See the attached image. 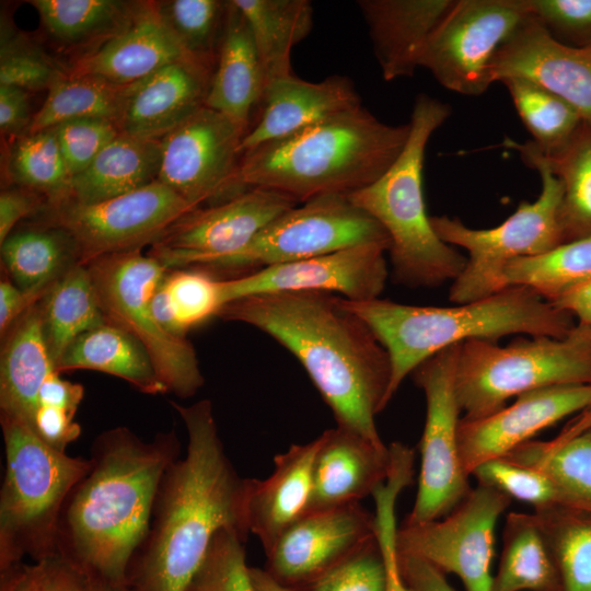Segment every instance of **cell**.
I'll return each mask as SVG.
<instances>
[{
	"mask_svg": "<svg viewBox=\"0 0 591 591\" xmlns=\"http://www.w3.org/2000/svg\"><path fill=\"white\" fill-rule=\"evenodd\" d=\"M218 317L251 325L280 343L302 364L337 426L384 445L375 417L391 402L389 354L343 298L281 291L233 300Z\"/></svg>",
	"mask_w": 591,
	"mask_h": 591,
	"instance_id": "6da1fadb",
	"label": "cell"
},
{
	"mask_svg": "<svg viewBox=\"0 0 591 591\" xmlns=\"http://www.w3.org/2000/svg\"><path fill=\"white\" fill-rule=\"evenodd\" d=\"M170 404L185 425L186 453L160 482L149 532L127 571L134 591H187L219 531L250 533L247 478L224 450L211 402Z\"/></svg>",
	"mask_w": 591,
	"mask_h": 591,
	"instance_id": "7a4b0ae2",
	"label": "cell"
},
{
	"mask_svg": "<svg viewBox=\"0 0 591 591\" xmlns=\"http://www.w3.org/2000/svg\"><path fill=\"white\" fill-rule=\"evenodd\" d=\"M179 454L174 430L150 441L121 426L99 434L89 471L63 505L56 554L90 578L127 583L128 567L150 529L160 482Z\"/></svg>",
	"mask_w": 591,
	"mask_h": 591,
	"instance_id": "3957f363",
	"label": "cell"
},
{
	"mask_svg": "<svg viewBox=\"0 0 591 591\" xmlns=\"http://www.w3.org/2000/svg\"><path fill=\"white\" fill-rule=\"evenodd\" d=\"M409 124L393 126L362 106L340 113L241 157L237 183L297 204L348 196L379 179L405 147Z\"/></svg>",
	"mask_w": 591,
	"mask_h": 591,
	"instance_id": "277c9868",
	"label": "cell"
},
{
	"mask_svg": "<svg viewBox=\"0 0 591 591\" xmlns=\"http://www.w3.org/2000/svg\"><path fill=\"white\" fill-rule=\"evenodd\" d=\"M344 304L372 329L386 349L393 398L405 378L437 352L468 340L511 334L563 338L576 326L572 316L523 286L455 306H422L384 299Z\"/></svg>",
	"mask_w": 591,
	"mask_h": 591,
	"instance_id": "5b68a950",
	"label": "cell"
},
{
	"mask_svg": "<svg viewBox=\"0 0 591 591\" xmlns=\"http://www.w3.org/2000/svg\"><path fill=\"white\" fill-rule=\"evenodd\" d=\"M450 114L448 104L419 94L401 154L379 179L347 196L385 230L394 277L409 287H436L454 281L467 262L434 232L422 192L427 143Z\"/></svg>",
	"mask_w": 591,
	"mask_h": 591,
	"instance_id": "8992f818",
	"label": "cell"
},
{
	"mask_svg": "<svg viewBox=\"0 0 591 591\" xmlns=\"http://www.w3.org/2000/svg\"><path fill=\"white\" fill-rule=\"evenodd\" d=\"M5 468L0 490V571L56 555L59 518L90 459L44 443L28 425L0 416Z\"/></svg>",
	"mask_w": 591,
	"mask_h": 591,
	"instance_id": "52a82bcc",
	"label": "cell"
},
{
	"mask_svg": "<svg viewBox=\"0 0 591 591\" xmlns=\"http://www.w3.org/2000/svg\"><path fill=\"white\" fill-rule=\"evenodd\" d=\"M507 346L474 339L460 346L455 390L465 419H479L520 394L554 385L591 383V328L563 338L534 336Z\"/></svg>",
	"mask_w": 591,
	"mask_h": 591,
	"instance_id": "ba28073f",
	"label": "cell"
},
{
	"mask_svg": "<svg viewBox=\"0 0 591 591\" xmlns=\"http://www.w3.org/2000/svg\"><path fill=\"white\" fill-rule=\"evenodd\" d=\"M523 162L540 173L542 190L533 202L522 201L503 222L491 229H472L460 219L430 216L438 236L449 245L466 250L468 257L461 275L452 281L449 299L456 304L493 296L506 288L503 271L521 257L544 254L563 243L559 206L561 181L551 172L530 141L506 139Z\"/></svg>",
	"mask_w": 591,
	"mask_h": 591,
	"instance_id": "9c48e42d",
	"label": "cell"
},
{
	"mask_svg": "<svg viewBox=\"0 0 591 591\" xmlns=\"http://www.w3.org/2000/svg\"><path fill=\"white\" fill-rule=\"evenodd\" d=\"M86 266L106 321L141 343L169 392L195 395L205 379L193 345L164 331L151 310L152 296L169 271L165 266L141 250L102 256Z\"/></svg>",
	"mask_w": 591,
	"mask_h": 591,
	"instance_id": "30bf717a",
	"label": "cell"
},
{
	"mask_svg": "<svg viewBox=\"0 0 591 591\" xmlns=\"http://www.w3.org/2000/svg\"><path fill=\"white\" fill-rule=\"evenodd\" d=\"M460 346L448 347L413 371L426 398V420L419 442L420 473L412 511L404 524L439 520L454 510L472 490L459 450L461 407L455 390Z\"/></svg>",
	"mask_w": 591,
	"mask_h": 591,
	"instance_id": "8fae6325",
	"label": "cell"
},
{
	"mask_svg": "<svg viewBox=\"0 0 591 591\" xmlns=\"http://www.w3.org/2000/svg\"><path fill=\"white\" fill-rule=\"evenodd\" d=\"M366 243L390 248L382 225L347 196H323L285 211L242 250L200 269L250 273Z\"/></svg>",
	"mask_w": 591,
	"mask_h": 591,
	"instance_id": "7c38bea8",
	"label": "cell"
},
{
	"mask_svg": "<svg viewBox=\"0 0 591 591\" xmlns=\"http://www.w3.org/2000/svg\"><path fill=\"white\" fill-rule=\"evenodd\" d=\"M51 208V227L70 235L78 262L83 265L152 245L177 220L196 209L158 179L103 201L65 200Z\"/></svg>",
	"mask_w": 591,
	"mask_h": 591,
	"instance_id": "4fadbf2b",
	"label": "cell"
},
{
	"mask_svg": "<svg viewBox=\"0 0 591 591\" xmlns=\"http://www.w3.org/2000/svg\"><path fill=\"white\" fill-rule=\"evenodd\" d=\"M530 14V0H455L431 35L420 67L448 90L480 95L493 84L497 50Z\"/></svg>",
	"mask_w": 591,
	"mask_h": 591,
	"instance_id": "5bb4252c",
	"label": "cell"
},
{
	"mask_svg": "<svg viewBox=\"0 0 591 591\" xmlns=\"http://www.w3.org/2000/svg\"><path fill=\"white\" fill-rule=\"evenodd\" d=\"M510 502L503 493L477 484L444 518L397 528V553L455 573L466 591H491L495 528Z\"/></svg>",
	"mask_w": 591,
	"mask_h": 591,
	"instance_id": "9a60e30c",
	"label": "cell"
},
{
	"mask_svg": "<svg viewBox=\"0 0 591 591\" xmlns=\"http://www.w3.org/2000/svg\"><path fill=\"white\" fill-rule=\"evenodd\" d=\"M247 127L206 105L160 139L158 181L194 208L245 190L237 183Z\"/></svg>",
	"mask_w": 591,
	"mask_h": 591,
	"instance_id": "2e32d148",
	"label": "cell"
},
{
	"mask_svg": "<svg viewBox=\"0 0 591 591\" xmlns=\"http://www.w3.org/2000/svg\"><path fill=\"white\" fill-rule=\"evenodd\" d=\"M297 205L277 192L247 188L188 212L152 244L148 254L167 270L205 268L242 250L269 222Z\"/></svg>",
	"mask_w": 591,
	"mask_h": 591,
	"instance_id": "e0dca14e",
	"label": "cell"
},
{
	"mask_svg": "<svg viewBox=\"0 0 591 591\" xmlns=\"http://www.w3.org/2000/svg\"><path fill=\"white\" fill-rule=\"evenodd\" d=\"M385 252V244H359L222 279L224 305L244 297L281 291H318L349 301L373 300L387 279Z\"/></svg>",
	"mask_w": 591,
	"mask_h": 591,
	"instance_id": "ac0fdd59",
	"label": "cell"
},
{
	"mask_svg": "<svg viewBox=\"0 0 591 591\" xmlns=\"http://www.w3.org/2000/svg\"><path fill=\"white\" fill-rule=\"evenodd\" d=\"M376 536L375 515L360 503L311 512L265 553V572L293 589L333 568Z\"/></svg>",
	"mask_w": 591,
	"mask_h": 591,
	"instance_id": "d6986e66",
	"label": "cell"
},
{
	"mask_svg": "<svg viewBox=\"0 0 591 591\" xmlns=\"http://www.w3.org/2000/svg\"><path fill=\"white\" fill-rule=\"evenodd\" d=\"M590 407L591 383L565 384L520 394L511 405L484 418H461L457 437L465 473L471 476L484 461L506 455L542 430Z\"/></svg>",
	"mask_w": 591,
	"mask_h": 591,
	"instance_id": "ffe728a7",
	"label": "cell"
},
{
	"mask_svg": "<svg viewBox=\"0 0 591 591\" xmlns=\"http://www.w3.org/2000/svg\"><path fill=\"white\" fill-rule=\"evenodd\" d=\"M509 77L540 84L571 105L591 125V48L556 40L532 10L491 60L493 83Z\"/></svg>",
	"mask_w": 591,
	"mask_h": 591,
	"instance_id": "44dd1931",
	"label": "cell"
},
{
	"mask_svg": "<svg viewBox=\"0 0 591 591\" xmlns=\"http://www.w3.org/2000/svg\"><path fill=\"white\" fill-rule=\"evenodd\" d=\"M193 58L167 25L158 2H136L128 23L99 48L80 57L67 73L128 85L170 63Z\"/></svg>",
	"mask_w": 591,
	"mask_h": 591,
	"instance_id": "7402d4cb",
	"label": "cell"
},
{
	"mask_svg": "<svg viewBox=\"0 0 591 591\" xmlns=\"http://www.w3.org/2000/svg\"><path fill=\"white\" fill-rule=\"evenodd\" d=\"M320 439L304 514L360 503L387 479L390 447L340 426L324 431Z\"/></svg>",
	"mask_w": 591,
	"mask_h": 591,
	"instance_id": "603a6c76",
	"label": "cell"
},
{
	"mask_svg": "<svg viewBox=\"0 0 591 591\" xmlns=\"http://www.w3.org/2000/svg\"><path fill=\"white\" fill-rule=\"evenodd\" d=\"M211 63L184 59L128 84L120 131L160 140L206 103Z\"/></svg>",
	"mask_w": 591,
	"mask_h": 591,
	"instance_id": "cb8c5ba5",
	"label": "cell"
},
{
	"mask_svg": "<svg viewBox=\"0 0 591 591\" xmlns=\"http://www.w3.org/2000/svg\"><path fill=\"white\" fill-rule=\"evenodd\" d=\"M260 102V116L242 140V154L361 106L354 83L343 76L320 82L302 80L292 73L280 77L267 83Z\"/></svg>",
	"mask_w": 591,
	"mask_h": 591,
	"instance_id": "d4e9b609",
	"label": "cell"
},
{
	"mask_svg": "<svg viewBox=\"0 0 591 591\" xmlns=\"http://www.w3.org/2000/svg\"><path fill=\"white\" fill-rule=\"evenodd\" d=\"M455 0H360L373 51L384 80L410 77Z\"/></svg>",
	"mask_w": 591,
	"mask_h": 591,
	"instance_id": "484cf974",
	"label": "cell"
},
{
	"mask_svg": "<svg viewBox=\"0 0 591 591\" xmlns=\"http://www.w3.org/2000/svg\"><path fill=\"white\" fill-rule=\"evenodd\" d=\"M320 436L292 444L274 456V471L266 479L247 478L246 522L267 553L279 536L306 511Z\"/></svg>",
	"mask_w": 591,
	"mask_h": 591,
	"instance_id": "4316f807",
	"label": "cell"
},
{
	"mask_svg": "<svg viewBox=\"0 0 591 591\" xmlns=\"http://www.w3.org/2000/svg\"><path fill=\"white\" fill-rule=\"evenodd\" d=\"M39 301L2 337L0 355V416L30 427L38 406L39 390L56 372L43 331Z\"/></svg>",
	"mask_w": 591,
	"mask_h": 591,
	"instance_id": "83f0119b",
	"label": "cell"
},
{
	"mask_svg": "<svg viewBox=\"0 0 591 591\" xmlns=\"http://www.w3.org/2000/svg\"><path fill=\"white\" fill-rule=\"evenodd\" d=\"M265 76L250 26L232 1L227 3L223 34L205 105L250 128L262 101Z\"/></svg>",
	"mask_w": 591,
	"mask_h": 591,
	"instance_id": "f1b7e54d",
	"label": "cell"
},
{
	"mask_svg": "<svg viewBox=\"0 0 591 591\" xmlns=\"http://www.w3.org/2000/svg\"><path fill=\"white\" fill-rule=\"evenodd\" d=\"M503 456L544 472L558 488L563 505L591 513V407L552 440H530Z\"/></svg>",
	"mask_w": 591,
	"mask_h": 591,
	"instance_id": "f546056e",
	"label": "cell"
},
{
	"mask_svg": "<svg viewBox=\"0 0 591 591\" xmlns=\"http://www.w3.org/2000/svg\"><path fill=\"white\" fill-rule=\"evenodd\" d=\"M55 370L59 374L71 370H95L123 379L144 394L169 392L141 343L109 322L76 338Z\"/></svg>",
	"mask_w": 591,
	"mask_h": 591,
	"instance_id": "4dcf8cb0",
	"label": "cell"
},
{
	"mask_svg": "<svg viewBox=\"0 0 591 591\" xmlns=\"http://www.w3.org/2000/svg\"><path fill=\"white\" fill-rule=\"evenodd\" d=\"M160 140L120 132L71 179L67 200L94 204L139 189L158 179Z\"/></svg>",
	"mask_w": 591,
	"mask_h": 591,
	"instance_id": "1f68e13d",
	"label": "cell"
},
{
	"mask_svg": "<svg viewBox=\"0 0 591 591\" xmlns=\"http://www.w3.org/2000/svg\"><path fill=\"white\" fill-rule=\"evenodd\" d=\"M252 32L266 85L291 74L290 54L313 26V8L306 0H232Z\"/></svg>",
	"mask_w": 591,
	"mask_h": 591,
	"instance_id": "d6a6232c",
	"label": "cell"
},
{
	"mask_svg": "<svg viewBox=\"0 0 591 591\" xmlns=\"http://www.w3.org/2000/svg\"><path fill=\"white\" fill-rule=\"evenodd\" d=\"M491 591H563L560 576L534 513L507 514Z\"/></svg>",
	"mask_w": 591,
	"mask_h": 591,
	"instance_id": "836d02e7",
	"label": "cell"
},
{
	"mask_svg": "<svg viewBox=\"0 0 591 591\" xmlns=\"http://www.w3.org/2000/svg\"><path fill=\"white\" fill-rule=\"evenodd\" d=\"M45 339L56 367L68 346L107 322L86 265L70 266L39 301Z\"/></svg>",
	"mask_w": 591,
	"mask_h": 591,
	"instance_id": "e575fe53",
	"label": "cell"
},
{
	"mask_svg": "<svg viewBox=\"0 0 591 591\" xmlns=\"http://www.w3.org/2000/svg\"><path fill=\"white\" fill-rule=\"evenodd\" d=\"M2 264L21 290L45 294L78 262L77 247L63 230L49 227L11 233L1 244Z\"/></svg>",
	"mask_w": 591,
	"mask_h": 591,
	"instance_id": "d590c367",
	"label": "cell"
},
{
	"mask_svg": "<svg viewBox=\"0 0 591 591\" xmlns=\"http://www.w3.org/2000/svg\"><path fill=\"white\" fill-rule=\"evenodd\" d=\"M128 85L93 76H66L49 90L42 107L32 116L26 134L79 118H102L120 125Z\"/></svg>",
	"mask_w": 591,
	"mask_h": 591,
	"instance_id": "8d00e7d4",
	"label": "cell"
},
{
	"mask_svg": "<svg viewBox=\"0 0 591 591\" xmlns=\"http://www.w3.org/2000/svg\"><path fill=\"white\" fill-rule=\"evenodd\" d=\"M535 152L563 183L559 224L563 243L591 236V125L583 124L559 151Z\"/></svg>",
	"mask_w": 591,
	"mask_h": 591,
	"instance_id": "74e56055",
	"label": "cell"
},
{
	"mask_svg": "<svg viewBox=\"0 0 591 591\" xmlns=\"http://www.w3.org/2000/svg\"><path fill=\"white\" fill-rule=\"evenodd\" d=\"M563 591H591V513L566 505L534 509Z\"/></svg>",
	"mask_w": 591,
	"mask_h": 591,
	"instance_id": "f35d334b",
	"label": "cell"
},
{
	"mask_svg": "<svg viewBox=\"0 0 591 591\" xmlns=\"http://www.w3.org/2000/svg\"><path fill=\"white\" fill-rule=\"evenodd\" d=\"M505 283L534 290L553 302L573 288L591 280V236L565 242L536 256L509 263Z\"/></svg>",
	"mask_w": 591,
	"mask_h": 591,
	"instance_id": "ab89813d",
	"label": "cell"
},
{
	"mask_svg": "<svg viewBox=\"0 0 591 591\" xmlns=\"http://www.w3.org/2000/svg\"><path fill=\"white\" fill-rule=\"evenodd\" d=\"M46 28L57 40L74 45L107 40L129 21L136 3L116 0H32ZM102 42V43H103Z\"/></svg>",
	"mask_w": 591,
	"mask_h": 591,
	"instance_id": "60d3db41",
	"label": "cell"
},
{
	"mask_svg": "<svg viewBox=\"0 0 591 591\" xmlns=\"http://www.w3.org/2000/svg\"><path fill=\"white\" fill-rule=\"evenodd\" d=\"M500 82L508 89L532 142L545 155L563 149L584 124L571 105L529 79L509 77Z\"/></svg>",
	"mask_w": 591,
	"mask_h": 591,
	"instance_id": "b9f144b4",
	"label": "cell"
},
{
	"mask_svg": "<svg viewBox=\"0 0 591 591\" xmlns=\"http://www.w3.org/2000/svg\"><path fill=\"white\" fill-rule=\"evenodd\" d=\"M9 170L16 183L46 194L51 205L70 196L72 178L53 128L20 137L12 146Z\"/></svg>",
	"mask_w": 591,
	"mask_h": 591,
	"instance_id": "7bdbcfd3",
	"label": "cell"
},
{
	"mask_svg": "<svg viewBox=\"0 0 591 591\" xmlns=\"http://www.w3.org/2000/svg\"><path fill=\"white\" fill-rule=\"evenodd\" d=\"M390 450L392 453L390 475L372 495L375 505L376 537L385 564V591H412L403 580L398 567L395 506L401 491L413 482L415 453L413 449L399 442L392 443Z\"/></svg>",
	"mask_w": 591,
	"mask_h": 591,
	"instance_id": "ee69618b",
	"label": "cell"
},
{
	"mask_svg": "<svg viewBox=\"0 0 591 591\" xmlns=\"http://www.w3.org/2000/svg\"><path fill=\"white\" fill-rule=\"evenodd\" d=\"M158 3L167 25L186 50L212 63L223 34L228 1L172 0Z\"/></svg>",
	"mask_w": 591,
	"mask_h": 591,
	"instance_id": "f6af8a7d",
	"label": "cell"
},
{
	"mask_svg": "<svg viewBox=\"0 0 591 591\" xmlns=\"http://www.w3.org/2000/svg\"><path fill=\"white\" fill-rule=\"evenodd\" d=\"M163 285L171 296L184 335L192 328L218 316L224 305L222 278L200 268L167 271Z\"/></svg>",
	"mask_w": 591,
	"mask_h": 591,
	"instance_id": "bcb514c9",
	"label": "cell"
},
{
	"mask_svg": "<svg viewBox=\"0 0 591 591\" xmlns=\"http://www.w3.org/2000/svg\"><path fill=\"white\" fill-rule=\"evenodd\" d=\"M245 536L219 531L187 591H255L246 565Z\"/></svg>",
	"mask_w": 591,
	"mask_h": 591,
	"instance_id": "7dc6e473",
	"label": "cell"
},
{
	"mask_svg": "<svg viewBox=\"0 0 591 591\" xmlns=\"http://www.w3.org/2000/svg\"><path fill=\"white\" fill-rule=\"evenodd\" d=\"M471 475L477 479L478 485L495 488L511 499L531 503L534 509L563 505L560 493L547 474L505 456L484 461Z\"/></svg>",
	"mask_w": 591,
	"mask_h": 591,
	"instance_id": "c3c4849f",
	"label": "cell"
},
{
	"mask_svg": "<svg viewBox=\"0 0 591 591\" xmlns=\"http://www.w3.org/2000/svg\"><path fill=\"white\" fill-rule=\"evenodd\" d=\"M385 584L384 558L375 536L311 581L293 589L278 586L281 591H385Z\"/></svg>",
	"mask_w": 591,
	"mask_h": 591,
	"instance_id": "681fc988",
	"label": "cell"
},
{
	"mask_svg": "<svg viewBox=\"0 0 591 591\" xmlns=\"http://www.w3.org/2000/svg\"><path fill=\"white\" fill-rule=\"evenodd\" d=\"M0 591H90V579L56 554L0 571Z\"/></svg>",
	"mask_w": 591,
	"mask_h": 591,
	"instance_id": "f907efd6",
	"label": "cell"
},
{
	"mask_svg": "<svg viewBox=\"0 0 591 591\" xmlns=\"http://www.w3.org/2000/svg\"><path fill=\"white\" fill-rule=\"evenodd\" d=\"M66 73L21 36H2L0 84L25 91L49 90Z\"/></svg>",
	"mask_w": 591,
	"mask_h": 591,
	"instance_id": "816d5d0a",
	"label": "cell"
},
{
	"mask_svg": "<svg viewBox=\"0 0 591 591\" xmlns=\"http://www.w3.org/2000/svg\"><path fill=\"white\" fill-rule=\"evenodd\" d=\"M71 178L86 170L99 153L121 131L102 118H79L51 127Z\"/></svg>",
	"mask_w": 591,
	"mask_h": 591,
	"instance_id": "f5cc1de1",
	"label": "cell"
},
{
	"mask_svg": "<svg viewBox=\"0 0 591 591\" xmlns=\"http://www.w3.org/2000/svg\"><path fill=\"white\" fill-rule=\"evenodd\" d=\"M533 15L558 42L591 48V0H530Z\"/></svg>",
	"mask_w": 591,
	"mask_h": 591,
	"instance_id": "db71d44e",
	"label": "cell"
},
{
	"mask_svg": "<svg viewBox=\"0 0 591 591\" xmlns=\"http://www.w3.org/2000/svg\"><path fill=\"white\" fill-rule=\"evenodd\" d=\"M69 412L39 405L31 429L50 448L66 452L67 447L81 434V427Z\"/></svg>",
	"mask_w": 591,
	"mask_h": 591,
	"instance_id": "11a10c76",
	"label": "cell"
},
{
	"mask_svg": "<svg viewBox=\"0 0 591 591\" xmlns=\"http://www.w3.org/2000/svg\"><path fill=\"white\" fill-rule=\"evenodd\" d=\"M397 556L402 578L412 591H455L445 573L428 561L413 555L397 553Z\"/></svg>",
	"mask_w": 591,
	"mask_h": 591,
	"instance_id": "9f6ffc18",
	"label": "cell"
},
{
	"mask_svg": "<svg viewBox=\"0 0 591 591\" xmlns=\"http://www.w3.org/2000/svg\"><path fill=\"white\" fill-rule=\"evenodd\" d=\"M32 121L28 96L25 90L0 84V129L2 134L16 135L28 130Z\"/></svg>",
	"mask_w": 591,
	"mask_h": 591,
	"instance_id": "6f0895ef",
	"label": "cell"
},
{
	"mask_svg": "<svg viewBox=\"0 0 591 591\" xmlns=\"http://www.w3.org/2000/svg\"><path fill=\"white\" fill-rule=\"evenodd\" d=\"M83 397L84 387L81 384L65 380L59 373L54 372L39 390L38 406H53L76 415Z\"/></svg>",
	"mask_w": 591,
	"mask_h": 591,
	"instance_id": "680465c9",
	"label": "cell"
},
{
	"mask_svg": "<svg viewBox=\"0 0 591 591\" xmlns=\"http://www.w3.org/2000/svg\"><path fill=\"white\" fill-rule=\"evenodd\" d=\"M45 294L21 290L9 279L0 282V334L1 338L13 324Z\"/></svg>",
	"mask_w": 591,
	"mask_h": 591,
	"instance_id": "91938a15",
	"label": "cell"
},
{
	"mask_svg": "<svg viewBox=\"0 0 591 591\" xmlns=\"http://www.w3.org/2000/svg\"><path fill=\"white\" fill-rule=\"evenodd\" d=\"M38 207V198L28 190L5 189L0 194V244L14 225Z\"/></svg>",
	"mask_w": 591,
	"mask_h": 591,
	"instance_id": "94428289",
	"label": "cell"
},
{
	"mask_svg": "<svg viewBox=\"0 0 591 591\" xmlns=\"http://www.w3.org/2000/svg\"><path fill=\"white\" fill-rule=\"evenodd\" d=\"M551 303L576 317L577 325L591 328V280L573 288Z\"/></svg>",
	"mask_w": 591,
	"mask_h": 591,
	"instance_id": "6125c7cd",
	"label": "cell"
},
{
	"mask_svg": "<svg viewBox=\"0 0 591 591\" xmlns=\"http://www.w3.org/2000/svg\"><path fill=\"white\" fill-rule=\"evenodd\" d=\"M162 281L151 299L153 316L157 323L167 333L176 336H185L181 329L171 296Z\"/></svg>",
	"mask_w": 591,
	"mask_h": 591,
	"instance_id": "be15d7a7",
	"label": "cell"
},
{
	"mask_svg": "<svg viewBox=\"0 0 591 591\" xmlns=\"http://www.w3.org/2000/svg\"><path fill=\"white\" fill-rule=\"evenodd\" d=\"M250 577L255 591H281L280 587L265 572L264 569L250 567Z\"/></svg>",
	"mask_w": 591,
	"mask_h": 591,
	"instance_id": "e7e4bbea",
	"label": "cell"
},
{
	"mask_svg": "<svg viewBox=\"0 0 591 591\" xmlns=\"http://www.w3.org/2000/svg\"><path fill=\"white\" fill-rule=\"evenodd\" d=\"M90 591H134L127 583H114L90 578Z\"/></svg>",
	"mask_w": 591,
	"mask_h": 591,
	"instance_id": "03108f58",
	"label": "cell"
}]
</instances>
